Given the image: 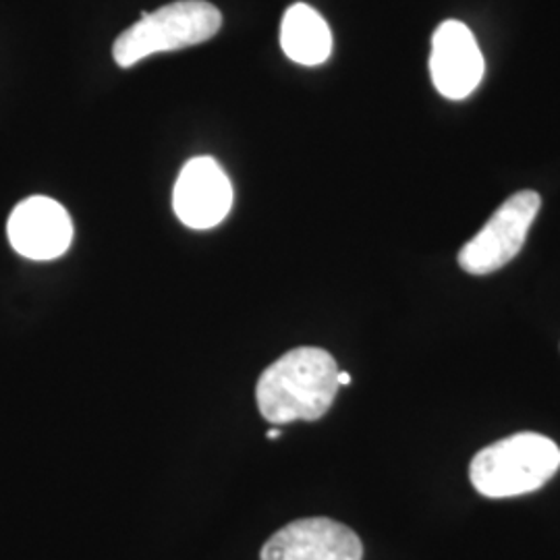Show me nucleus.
Returning a JSON list of instances; mask_svg holds the SVG:
<instances>
[{"label":"nucleus","instance_id":"nucleus-1","mask_svg":"<svg viewBox=\"0 0 560 560\" xmlns=\"http://www.w3.org/2000/svg\"><path fill=\"white\" fill-rule=\"evenodd\" d=\"M339 365L318 347H300L275 361L256 386L261 416L270 423L316 421L339 393Z\"/></svg>","mask_w":560,"mask_h":560},{"label":"nucleus","instance_id":"nucleus-2","mask_svg":"<svg viewBox=\"0 0 560 560\" xmlns=\"http://www.w3.org/2000/svg\"><path fill=\"white\" fill-rule=\"evenodd\" d=\"M559 469L557 442L521 432L481 448L469 465V480L486 499H515L540 490Z\"/></svg>","mask_w":560,"mask_h":560},{"label":"nucleus","instance_id":"nucleus-3","mask_svg":"<svg viewBox=\"0 0 560 560\" xmlns=\"http://www.w3.org/2000/svg\"><path fill=\"white\" fill-rule=\"evenodd\" d=\"M221 25V11L206 0L171 2L127 27L113 46V57L127 69L152 55L208 42L219 34Z\"/></svg>","mask_w":560,"mask_h":560},{"label":"nucleus","instance_id":"nucleus-4","mask_svg":"<svg viewBox=\"0 0 560 560\" xmlns=\"http://www.w3.org/2000/svg\"><path fill=\"white\" fill-rule=\"evenodd\" d=\"M540 206L541 198L536 191L511 196L481 226L478 235L460 247V268L476 277L501 270L520 254Z\"/></svg>","mask_w":560,"mask_h":560},{"label":"nucleus","instance_id":"nucleus-5","mask_svg":"<svg viewBox=\"0 0 560 560\" xmlns=\"http://www.w3.org/2000/svg\"><path fill=\"white\" fill-rule=\"evenodd\" d=\"M483 55L476 36L463 21L441 23L432 36L430 75L439 94L448 101H465L483 78Z\"/></svg>","mask_w":560,"mask_h":560},{"label":"nucleus","instance_id":"nucleus-6","mask_svg":"<svg viewBox=\"0 0 560 560\" xmlns=\"http://www.w3.org/2000/svg\"><path fill=\"white\" fill-rule=\"evenodd\" d=\"M233 206V187L221 164L200 156L187 162L173 189V208L179 221L206 231L221 224Z\"/></svg>","mask_w":560,"mask_h":560},{"label":"nucleus","instance_id":"nucleus-7","mask_svg":"<svg viewBox=\"0 0 560 560\" xmlns=\"http://www.w3.org/2000/svg\"><path fill=\"white\" fill-rule=\"evenodd\" d=\"M363 546L353 529L326 517L289 523L266 541L261 560H361Z\"/></svg>","mask_w":560,"mask_h":560},{"label":"nucleus","instance_id":"nucleus-8","mask_svg":"<svg viewBox=\"0 0 560 560\" xmlns=\"http://www.w3.org/2000/svg\"><path fill=\"white\" fill-rule=\"evenodd\" d=\"M7 235L23 258L55 260L73 241V222L59 201L34 196L21 201L11 212Z\"/></svg>","mask_w":560,"mask_h":560},{"label":"nucleus","instance_id":"nucleus-9","mask_svg":"<svg viewBox=\"0 0 560 560\" xmlns=\"http://www.w3.org/2000/svg\"><path fill=\"white\" fill-rule=\"evenodd\" d=\"M282 52L305 67L326 62L332 52V34L316 9L298 2L287 9L280 25Z\"/></svg>","mask_w":560,"mask_h":560},{"label":"nucleus","instance_id":"nucleus-10","mask_svg":"<svg viewBox=\"0 0 560 560\" xmlns=\"http://www.w3.org/2000/svg\"><path fill=\"white\" fill-rule=\"evenodd\" d=\"M349 382H351V376L347 372H339L340 386H349Z\"/></svg>","mask_w":560,"mask_h":560},{"label":"nucleus","instance_id":"nucleus-11","mask_svg":"<svg viewBox=\"0 0 560 560\" xmlns=\"http://www.w3.org/2000/svg\"><path fill=\"white\" fill-rule=\"evenodd\" d=\"M280 436V432L279 430H275V428H272V430H270V432H268V439H270V441H277V439H279Z\"/></svg>","mask_w":560,"mask_h":560}]
</instances>
